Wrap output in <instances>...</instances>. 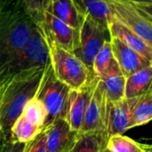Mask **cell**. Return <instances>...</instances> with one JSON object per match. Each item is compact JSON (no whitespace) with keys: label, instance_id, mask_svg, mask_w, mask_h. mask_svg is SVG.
Here are the masks:
<instances>
[{"label":"cell","instance_id":"obj_1","mask_svg":"<svg viewBox=\"0 0 152 152\" xmlns=\"http://www.w3.org/2000/svg\"><path fill=\"white\" fill-rule=\"evenodd\" d=\"M45 68L20 71L0 80V132L6 142L14 121L22 114L27 102L36 96Z\"/></svg>","mask_w":152,"mask_h":152},{"label":"cell","instance_id":"obj_2","mask_svg":"<svg viewBox=\"0 0 152 152\" xmlns=\"http://www.w3.org/2000/svg\"><path fill=\"white\" fill-rule=\"evenodd\" d=\"M35 28L20 0H0V68L25 45Z\"/></svg>","mask_w":152,"mask_h":152},{"label":"cell","instance_id":"obj_3","mask_svg":"<svg viewBox=\"0 0 152 152\" xmlns=\"http://www.w3.org/2000/svg\"><path fill=\"white\" fill-rule=\"evenodd\" d=\"M44 38L48 46L50 64L56 78L70 90H80L89 86L94 77L86 65L73 53L45 37Z\"/></svg>","mask_w":152,"mask_h":152},{"label":"cell","instance_id":"obj_4","mask_svg":"<svg viewBox=\"0 0 152 152\" xmlns=\"http://www.w3.org/2000/svg\"><path fill=\"white\" fill-rule=\"evenodd\" d=\"M49 62L48 46L36 24V28L25 45L0 68V80L20 71L44 68Z\"/></svg>","mask_w":152,"mask_h":152},{"label":"cell","instance_id":"obj_5","mask_svg":"<svg viewBox=\"0 0 152 152\" xmlns=\"http://www.w3.org/2000/svg\"><path fill=\"white\" fill-rule=\"evenodd\" d=\"M70 89L54 76L50 62L45 71L36 96L45 104L47 119L45 126L56 118H65ZM44 126V127H45Z\"/></svg>","mask_w":152,"mask_h":152},{"label":"cell","instance_id":"obj_6","mask_svg":"<svg viewBox=\"0 0 152 152\" xmlns=\"http://www.w3.org/2000/svg\"><path fill=\"white\" fill-rule=\"evenodd\" d=\"M107 40H110L109 28L99 25L88 17H85L79 29L77 45L73 53L86 65L93 76L94 59Z\"/></svg>","mask_w":152,"mask_h":152},{"label":"cell","instance_id":"obj_7","mask_svg":"<svg viewBox=\"0 0 152 152\" xmlns=\"http://www.w3.org/2000/svg\"><path fill=\"white\" fill-rule=\"evenodd\" d=\"M114 19L152 46L151 12L125 0H108Z\"/></svg>","mask_w":152,"mask_h":152},{"label":"cell","instance_id":"obj_8","mask_svg":"<svg viewBox=\"0 0 152 152\" xmlns=\"http://www.w3.org/2000/svg\"><path fill=\"white\" fill-rule=\"evenodd\" d=\"M108 101L97 78L92 79V93L86 110L79 134L96 133L106 137ZM107 139V137H106Z\"/></svg>","mask_w":152,"mask_h":152},{"label":"cell","instance_id":"obj_9","mask_svg":"<svg viewBox=\"0 0 152 152\" xmlns=\"http://www.w3.org/2000/svg\"><path fill=\"white\" fill-rule=\"evenodd\" d=\"M35 22L45 37L69 52H74L78 42L79 30L69 27L47 11H45Z\"/></svg>","mask_w":152,"mask_h":152},{"label":"cell","instance_id":"obj_10","mask_svg":"<svg viewBox=\"0 0 152 152\" xmlns=\"http://www.w3.org/2000/svg\"><path fill=\"white\" fill-rule=\"evenodd\" d=\"M47 152H70L79 133L73 131L65 118H56L43 128Z\"/></svg>","mask_w":152,"mask_h":152},{"label":"cell","instance_id":"obj_11","mask_svg":"<svg viewBox=\"0 0 152 152\" xmlns=\"http://www.w3.org/2000/svg\"><path fill=\"white\" fill-rule=\"evenodd\" d=\"M110 45L113 56L126 77L142 69L152 66V61L144 58L119 39L110 37Z\"/></svg>","mask_w":152,"mask_h":152},{"label":"cell","instance_id":"obj_12","mask_svg":"<svg viewBox=\"0 0 152 152\" xmlns=\"http://www.w3.org/2000/svg\"><path fill=\"white\" fill-rule=\"evenodd\" d=\"M92 93V81L86 87L80 90H70L68 100L66 121L69 127L79 133L84 115L87 108Z\"/></svg>","mask_w":152,"mask_h":152},{"label":"cell","instance_id":"obj_13","mask_svg":"<svg viewBox=\"0 0 152 152\" xmlns=\"http://www.w3.org/2000/svg\"><path fill=\"white\" fill-rule=\"evenodd\" d=\"M108 101V100H107ZM130 105L128 99L117 102H110L107 105L106 137L114 134H124L129 130Z\"/></svg>","mask_w":152,"mask_h":152},{"label":"cell","instance_id":"obj_14","mask_svg":"<svg viewBox=\"0 0 152 152\" xmlns=\"http://www.w3.org/2000/svg\"><path fill=\"white\" fill-rule=\"evenodd\" d=\"M96 78L110 102H117L125 99L126 77L121 72L116 60L103 76Z\"/></svg>","mask_w":152,"mask_h":152},{"label":"cell","instance_id":"obj_15","mask_svg":"<svg viewBox=\"0 0 152 152\" xmlns=\"http://www.w3.org/2000/svg\"><path fill=\"white\" fill-rule=\"evenodd\" d=\"M82 16L88 17L99 25L109 28L115 20L108 0H73Z\"/></svg>","mask_w":152,"mask_h":152},{"label":"cell","instance_id":"obj_16","mask_svg":"<svg viewBox=\"0 0 152 152\" xmlns=\"http://www.w3.org/2000/svg\"><path fill=\"white\" fill-rule=\"evenodd\" d=\"M109 31L111 37H116L125 45L134 49L147 60L152 61V46L148 45L138 35L128 28L114 20L109 26Z\"/></svg>","mask_w":152,"mask_h":152},{"label":"cell","instance_id":"obj_17","mask_svg":"<svg viewBox=\"0 0 152 152\" xmlns=\"http://www.w3.org/2000/svg\"><path fill=\"white\" fill-rule=\"evenodd\" d=\"M130 105L129 129L148 124L152 118V90L128 99Z\"/></svg>","mask_w":152,"mask_h":152},{"label":"cell","instance_id":"obj_18","mask_svg":"<svg viewBox=\"0 0 152 152\" xmlns=\"http://www.w3.org/2000/svg\"><path fill=\"white\" fill-rule=\"evenodd\" d=\"M46 11L77 30L80 29L85 19L78 12L73 0H50Z\"/></svg>","mask_w":152,"mask_h":152},{"label":"cell","instance_id":"obj_19","mask_svg":"<svg viewBox=\"0 0 152 152\" xmlns=\"http://www.w3.org/2000/svg\"><path fill=\"white\" fill-rule=\"evenodd\" d=\"M152 66L142 69L126 77L125 98L138 97L151 90Z\"/></svg>","mask_w":152,"mask_h":152},{"label":"cell","instance_id":"obj_20","mask_svg":"<svg viewBox=\"0 0 152 152\" xmlns=\"http://www.w3.org/2000/svg\"><path fill=\"white\" fill-rule=\"evenodd\" d=\"M43 129L29 122L24 116L20 115L13 123L8 142L27 143L34 139Z\"/></svg>","mask_w":152,"mask_h":152},{"label":"cell","instance_id":"obj_21","mask_svg":"<svg viewBox=\"0 0 152 152\" xmlns=\"http://www.w3.org/2000/svg\"><path fill=\"white\" fill-rule=\"evenodd\" d=\"M105 148L110 152H151V146L126 136L114 134L107 139Z\"/></svg>","mask_w":152,"mask_h":152},{"label":"cell","instance_id":"obj_22","mask_svg":"<svg viewBox=\"0 0 152 152\" xmlns=\"http://www.w3.org/2000/svg\"><path fill=\"white\" fill-rule=\"evenodd\" d=\"M106 142V137L100 134H79L70 152H102Z\"/></svg>","mask_w":152,"mask_h":152},{"label":"cell","instance_id":"obj_23","mask_svg":"<svg viewBox=\"0 0 152 152\" xmlns=\"http://www.w3.org/2000/svg\"><path fill=\"white\" fill-rule=\"evenodd\" d=\"M21 115L24 116L29 122L42 129L44 128L47 119L46 108L37 96H34L27 102Z\"/></svg>","mask_w":152,"mask_h":152},{"label":"cell","instance_id":"obj_24","mask_svg":"<svg viewBox=\"0 0 152 152\" xmlns=\"http://www.w3.org/2000/svg\"><path fill=\"white\" fill-rule=\"evenodd\" d=\"M115 61L113 56L110 40L105 41L100 51L98 52L93 65V73L95 77H101L104 75L112 62Z\"/></svg>","mask_w":152,"mask_h":152},{"label":"cell","instance_id":"obj_25","mask_svg":"<svg viewBox=\"0 0 152 152\" xmlns=\"http://www.w3.org/2000/svg\"><path fill=\"white\" fill-rule=\"evenodd\" d=\"M23 8L35 21L47 10L50 0H20Z\"/></svg>","mask_w":152,"mask_h":152},{"label":"cell","instance_id":"obj_26","mask_svg":"<svg viewBox=\"0 0 152 152\" xmlns=\"http://www.w3.org/2000/svg\"><path fill=\"white\" fill-rule=\"evenodd\" d=\"M21 152H47L46 138L44 130H42L34 139L24 143Z\"/></svg>","mask_w":152,"mask_h":152},{"label":"cell","instance_id":"obj_27","mask_svg":"<svg viewBox=\"0 0 152 152\" xmlns=\"http://www.w3.org/2000/svg\"><path fill=\"white\" fill-rule=\"evenodd\" d=\"M125 1L131 3L137 7H140L142 9H144V10L151 12L152 0H125Z\"/></svg>","mask_w":152,"mask_h":152},{"label":"cell","instance_id":"obj_28","mask_svg":"<svg viewBox=\"0 0 152 152\" xmlns=\"http://www.w3.org/2000/svg\"><path fill=\"white\" fill-rule=\"evenodd\" d=\"M23 146H24V143L6 142L4 147L3 152H21Z\"/></svg>","mask_w":152,"mask_h":152},{"label":"cell","instance_id":"obj_29","mask_svg":"<svg viewBox=\"0 0 152 152\" xmlns=\"http://www.w3.org/2000/svg\"><path fill=\"white\" fill-rule=\"evenodd\" d=\"M5 142H6V141L4 140L3 134H2L1 132H0V152H3L4 147V145H5Z\"/></svg>","mask_w":152,"mask_h":152},{"label":"cell","instance_id":"obj_30","mask_svg":"<svg viewBox=\"0 0 152 152\" xmlns=\"http://www.w3.org/2000/svg\"><path fill=\"white\" fill-rule=\"evenodd\" d=\"M102 152H110V151H108V150H107V149H106V148L104 147V148L102 149Z\"/></svg>","mask_w":152,"mask_h":152}]
</instances>
